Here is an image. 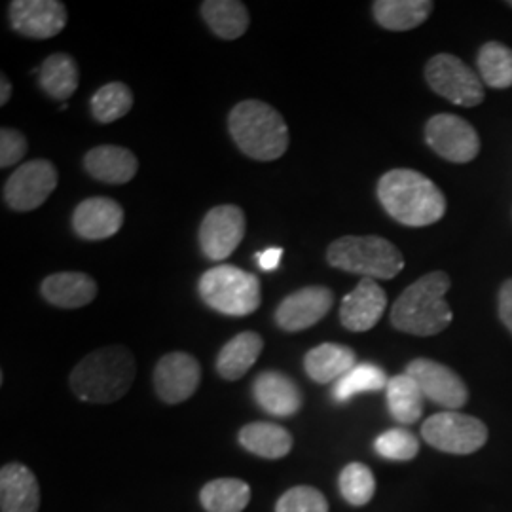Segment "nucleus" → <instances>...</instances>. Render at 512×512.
<instances>
[{
    "label": "nucleus",
    "instance_id": "nucleus-19",
    "mask_svg": "<svg viewBox=\"0 0 512 512\" xmlns=\"http://www.w3.org/2000/svg\"><path fill=\"white\" fill-rule=\"evenodd\" d=\"M40 488L37 476L21 463H8L0 471V511L38 512Z\"/></svg>",
    "mask_w": 512,
    "mask_h": 512
},
{
    "label": "nucleus",
    "instance_id": "nucleus-3",
    "mask_svg": "<svg viewBox=\"0 0 512 512\" xmlns=\"http://www.w3.org/2000/svg\"><path fill=\"white\" fill-rule=\"evenodd\" d=\"M137 366L124 346L97 349L74 366L69 384L74 395L92 404L120 401L133 385Z\"/></svg>",
    "mask_w": 512,
    "mask_h": 512
},
{
    "label": "nucleus",
    "instance_id": "nucleus-40",
    "mask_svg": "<svg viewBox=\"0 0 512 512\" xmlns=\"http://www.w3.org/2000/svg\"><path fill=\"white\" fill-rule=\"evenodd\" d=\"M509 6H511V8H512V0H511V2H509Z\"/></svg>",
    "mask_w": 512,
    "mask_h": 512
},
{
    "label": "nucleus",
    "instance_id": "nucleus-39",
    "mask_svg": "<svg viewBox=\"0 0 512 512\" xmlns=\"http://www.w3.org/2000/svg\"><path fill=\"white\" fill-rule=\"evenodd\" d=\"M12 97V84L6 78V74H0V107H4Z\"/></svg>",
    "mask_w": 512,
    "mask_h": 512
},
{
    "label": "nucleus",
    "instance_id": "nucleus-15",
    "mask_svg": "<svg viewBox=\"0 0 512 512\" xmlns=\"http://www.w3.org/2000/svg\"><path fill=\"white\" fill-rule=\"evenodd\" d=\"M334 304V294L327 287L311 285L289 294L275 311V323L287 332H300L317 325Z\"/></svg>",
    "mask_w": 512,
    "mask_h": 512
},
{
    "label": "nucleus",
    "instance_id": "nucleus-23",
    "mask_svg": "<svg viewBox=\"0 0 512 512\" xmlns=\"http://www.w3.org/2000/svg\"><path fill=\"white\" fill-rule=\"evenodd\" d=\"M239 444L264 459L285 458L293 450V435L270 421H255L239 431Z\"/></svg>",
    "mask_w": 512,
    "mask_h": 512
},
{
    "label": "nucleus",
    "instance_id": "nucleus-37",
    "mask_svg": "<svg viewBox=\"0 0 512 512\" xmlns=\"http://www.w3.org/2000/svg\"><path fill=\"white\" fill-rule=\"evenodd\" d=\"M499 319L512 334V279H507L499 289V300H497Z\"/></svg>",
    "mask_w": 512,
    "mask_h": 512
},
{
    "label": "nucleus",
    "instance_id": "nucleus-11",
    "mask_svg": "<svg viewBox=\"0 0 512 512\" xmlns=\"http://www.w3.org/2000/svg\"><path fill=\"white\" fill-rule=\"evenodd\" d=\"M245 213L238 205L213 207L200 226V245L203 255L213 262H220L232 255L245 236Z\"/></svg>",
    "mask_w": 512,
    "mask_h": 512
},
{
    "label": "nucleus",
    "instance_id": "nucleus-26",
    "mask_svg": "<svg viewBox=\"0 0 512 512\" xmlns=\"http://www.w3.org/2000/svg\"><path fill=\"white\" fill-rule=\"evenodd\" d=\"M202 16L209 29L222 40H236L249 29V12L239 0H207L202 4Z\"/></svg>",
    "mask_w": 512,
    "mask_h": 512
},
{
    "label": "nucleus",
    "instance_id": "nucleus-4",
    "mask_svg": "<svg viewBox=\"0 0 512 512\" xmlns=\"http://www.w3.org/2000/svg\"><path fill=\"white\" fill-rule=\"evenodd\" d=\"M228 129L239 150L258 162L279 160L291 141L285 118L258 99L238 103L228 116Z\"/></svg>",
    "mask_w": 512,
    "mask_h": 512
},
{
    "label": "nucleus",
    "instance_id": "nucleus-1",
    "mask_svg": "<svg viewBox=\"0 0 512 512\" xmlns=\"http://www.w3.org/2000/svg\"><path fill=\"white\" fill-rule=\"evenodd\" d=\"M376 192L385 213L404 226H431L446 213V198L439 186L414 169L387 171Z\"/></svg>",
    "mask_w": 512,
    "mask_h": 512
},
{
    "label": "nucleus",
    "instance_id": "nucleus-18",
    "mask_svg": "<svg viewBox=\"0 0 512 512\" xmlns=\"http://www.w3.org/2000/svg\"><path fill=\"white\" fill-rule=\"evenodd\" d=\"M258 406L275 418H291L302 408V393L287 374L268 370L262 372L253 385Z\"/></svg>",
    "mask_w": 512,
    "mask_h": 512
},
{
    "label": "nucleus",
    "instance_id": "nucleus-24",
    "mask_svg": "<svg viewBox=\"0 0 512 512\" xmlns=\"http://www.w3.org/2000/svg\"><path fill=\"white\" fill-rule=\"evenodd\" d=\"M264 348V340L260 334L253 330L241 332L236 338H232L224 348L220 349L217 357V372L220 378L228 382L241 380L251 366L255 365Z\"/></svg>",
    "mask_w": 512,
    "mask_h": 512
},
{
    "label": "nucleus",
    "instance_id": "nucleus-22",
    "mask_svg": "<svg viewBox=\"0 0 512 512\" xmlns=\"http://www.w3.org/2000/svg\"><path fill=\"white\" fill-rule=\"evenodd\" d=\"M357 366L353 349L340 344H321L310 349L304 357V368L315 384H330L344 378Z\"/></svg>",
    "mask_w": 512,
    "mask_h": 512
},
{
    "label": "nucleus",
    "instance_id": "nucleus-36",
    "mask_svg": "<svg viewBox=\"0 0 512 512\" xmlns=\"http://www.w3.org/2000/svg\"><path fill=\"white\" fill-rule=\"evenodd\" d=\"M27 154V139L18 129L2 128L0 131V167L8 169L18 164Z\"/></svg>",
    "mask_w": 512,
    "mask_h": 512
},
{
    "label": "nucleus",
    "instance_id": "nucleus-27",
    "mask_svg": "<svg viewBox=\"0 0 512 512\" xmlns=\"http://www.w3.org/2000/svg\"><path fill=\"white\" fill-rule=\"evenodd\" d=\"M80 74L73 57L67 54H54L44 59L38 69L40 88L57 101H67L78 90Z\"/></svg>",
    "mask_w": 512,
    "mask_h": 512
},
{
    "label": "nucleus",
    "instance_id": "nucleus-28",
    "mask_svg": "<svg viewBox=\"0 0 512 512\" xmlns=\"http://www.w3.org/2000/svg\"><path fill=\"white\" fill-rule=\"evenodd\" d=\"M385 391H387V408L393 420L404 425L420 420L425 395L421 393L420 385L416 384L412 376H408L406 372L393 376L385 387Z\"/></svg>",
    "mask_w": 512,
    "mask_h": 512
},
{
    "label": "nucleus",
    "instance_id": "nucleus-14",
    "mask_svg": "<svg viewBox=\"0 0 512 512\" xmlns=\"http://www.w3.org/2000/svg\"><path fill=\"white\" fill-rule=\"evenodd\" d=\"M8 16L12 29L27 38H54L67 25V6L59 0H14Z\"/></svg>",
    "mask_w": 512,
    "mask_h": 512
},
{
    "label": "nucleus",
    "instance_id": "nucleus-29",
    "mask_svg": "<svg viewBox=\"0 0 512 512\" xmlns=\"http://www.w3.org/2000/svg\"><path fill=\"white\" fill-rule=\"evenodd\" d=\"M200 499L207 512H241L251 501V488L239 478H217L203 486Z\"/></svg>",
    "mask_w": 512,
    "mask_h": 512
},
{
    "label": "nucleus",
    "instance_id": "nucleus-9",
    "mask_svg": "<svg viewBox=\"0 0 512 512\" xmlns=\"http://www.w3.org/2000/svg\"><path fill=\"white\" fill-rule=\"evenodd\" d=\"M57 169L50 160H31L19 165L4 184V202L18 213L35 211L57 188Z\"/></svg>",
    "mask_w": 512,
    "mask_h": 512
},
{
    "label": "nucleus",
    "instance_id": "nucleus-6",
    "mask_svg": "<svg viewBox=\"0 0 512 512\" xmlns=\"http://www.w3.org/2000/svg\"><path fill=\"white\" fill-rule=\"evenodd\" d=\"M198 291L211 310L232 317H245L260 308L262 289L255 274L238 266H215L200 279Z\"/></svg>",
    "mask_w": 512,
    "mask_h": 512
},
{
    "label": "nucleus",
    "instance_id": "nucleus-30",
    "mask_svg": "<svg viewBox=\"0 0 512 512\" xmlns=\"http://www.w3.org/2000/svg\"><path fill=\"white\" fill-rule=\"evenodd\" d=\"M478 71L486 86L495 90H507L512 86V50L501 42H486L478 57Z\"/></svg>",
    "mask_w": 512,
    "mask_h": 512
},
{
    "label": "nucleus",
    "instance_id": "nucleus-33",
    "mask_svg": "<svg viewBox=\"0 0 512 512\" xmlns=\"http://www.w3.org/2000/svg\"><path fill=\"white\" fill-rule=\"evenodd\" d=\"M340 492L353 507H363L376 494V478L365 463H349L340 473Z\"/></svg>",
    "mask_w": 512,
    "mask_h": 512
},
{
    "label": "nucleus",
    "instance_id": "nucleus-10",
    "mask_svg": "<svg viewBox=\"0 0 512 512\" xmlns=\"http://www.w3.org/2000/svg\"><path fill=\"white\" fill-rule=\"evenodd\" d=\"M425 141L435 154L452 164H469L480 152L476 129L456 114H435L429 118Z\"/></svg>",
    "mask_w": 512,
    "mask_h": 512
},
{
    "label": "nucleus",
    "instance_id": "nucleus-16",
    "mask_svg": "<svg viewBox=\"0 0 512 512\" xmlns=\"http://www.w3.org/2000/svg\"><path fill=\"white\" fill-rule=\"evenodd\" d=\"M387 308V294L374 279H361L359 285L344 296L340 306V323L351 332L374 329Z\"/></svg>",
    "mask_w": 512,
    "mask_h": 512
},
{
    "label": "nucleus",
    "instance_id": "nucleus-38",
    "mask_svg": "<svg viewBox=\"0 0 512 512\" xmlns=\"http://www.w3.org/2000/svg\"><path fill=\"white\" fill-rule=\"evenodd\" d=\"M281 256H283V249L274 247V249H266V251L258 253L256 260H258V266H260L262 270H275L277 264L281 262Z\"/></svg>",
    "mask_w": 512,
    "mask_h": 512
},
{
    "label": "nucleus",
    "instance_id": "nucleus-20",
    "mask_svg": "<svg viewBox=\"0 0 512 512\" xmlns=\"http://www.w3.org/2000/svg\"><path fill=\"white\" fill-rule=\"evenodd\" d=\"M40 293L55 308L76 310L92 304L97 296V283L92 275L82 272H59L42 281Z\"/></svg>",
    "mask_w": 512,
    "mask_h": 512
},
{
    "label": "nucleus",
    "instance_id": "nucleus-8",
    "mask_svg": "<svg viewBox=\"0 0 512 512\" xmlns=\"http://www.w3.org/2000/svg\"><path fill=\"white\" fill-rule=\"evenodd\" d=\"M425 80L433 92L450 103L471 109L484 101V84L458 55L437 54L425 65Z\"/></svg>",
    "mask_w": 512,
    "mask_h": 512
},
{
    "label": "nucleus",
    "instance_id": "nucleus-2",
    "mask_svg": "<svg viewBox=\"0 0 512 512\" xmlns=\"http://www.w3.org/2000/svg\"><path fill=\"white\" fill-rule=\"evenodd\" d=\"M452 281L446 272H431L406 287L391 308V325L412 336H435L448 329L454 315L446 302Z\"/></svg>",
    "mask_w": 512,
    "mask_h": 512
},
{
    "label": "nucleus",
    "instance_id": "nucleus-17",
    "mask_svg": "<svg viewBox=\"0 0 512 512\" xmlns=\"http://www.w3.org/2000/svg\"><path fill=\"white\" fill-rule=\"evenodd\" d=\"M124 224L122 205L110 198H90L76 205L73 230L88 241H101L116 236Z\"/></svg>",
    "mask_w": 512,
    "mask_h": 512
},
{
    "label": "nucleus",
    "instance_id": "nucleus-5",
    "mask_svg": "<svg viewBox=\"0 0 512 512\" xmlns=\"http://www.w3.org/2000/svg\"><path fill=\"white\" fill-rule=\"evenodd\" d=\"M332 268L363 275V279H393L403 272L404 256L382 236H344L327 249Z\"/></svg>",
    "mask_w": 512,
    "mask_h": 512
},
{
    "label": "nucleus",
    "instance_id": "nucleus-34",
    "mask_svg": "<svg viewBox=\"0 0 512 512\" xmlns=\"http://www.w3.org/2000/svg\"><path fill=\"white\" fill-rule=\"evenodd\" d=\"M376 452L391 461H410L420 452L418 439L406 429H389L374 442Z\"/></svg>",
    "mask_w": 512,
    "mask_h": 512
},
{
    "label": "nucleus",
    "instance_id": "nucleus-31",
    "mask_svg": "<svg viewBox=\"0 0 512 512\" xmlns=\"http://www.w3.org/2000/svg\"><path fill=\"white\" fill-rule=\"evenodd\" d=\"M387 384H389V380L380 366L363 363V365L355 366L344 378H340L336 382L332 389V397L338 403H348L349 399H353L355 395L380 391V389H385Z\"/></svg>",
    "mask_w": 512,
    "mask_h": 512
},
{
    "label": "nucleus",
    "instance_id": "nucleus-12",
    "mask_svg": "<svg viewBox=\"0 0 512 512\" xmlns=\"http://www.w3.org/2000/svg\"><path fill=\"white\" fill-rule=\"evenodd\" d=\"M406 374L420 385L421 393L431 403L448 410H459L469 401V389L458 374L446 365L431 359H416L406 366Z\"/></svg>",
    "mask_w": 512,
    "mask_h": 512
},
{
    "label": "nucleus",
    "instance_id": "nucleus-13",
    "mask_svg": "<svg viewBox=\"0 0 512 512\" xmlns=\"http://www.w3.org/2000/svg\"><path fill=\"white\" fill-rule=\"evenodd\" d=\"M202 382V366L190 353L173 351L164 355L154 368L156 395L167 404L188 401Z\"/></svg>",
    "mask_w": 512,
    "mask_h": 512
},
{
    "label": "nucleus",
    "instance_id": "nucleus-35",
    "mask_svg": "<svg viewBox=\"0 0 512 512\" xmlns=\"http://www.w3.org/2000/svg\"><path fill=\"white\" fill-rule=\"evenodd\" d=\"M275 512H329V501L313 486H296L279 497Z\"/></svg>",
    "mask_w": 512,
    "mask_h": 512
},
{
    "label": "nucleus",
    "instance_id": "nucleus-21",
    "mask_svg": "<svg viewBox=\"0 0 512 512\" xmlns=\"http://www.w3.org/2000/svg\"><path fill=\"white\" fill-rule=\"evenodd\" d=\"M84 167L99 183L126 184L137 175L139 160L128 148L103 145L84 156Z\"/></svg>",
    "mask_w": 512,
    "mask_h": 512
},
{
    "label": "nucleus",
    "instance_id": "nucleus-7",
    "mask_svg": "<svg viewBox=\"0 0 512 512\" xmlns=\"http://www.w3.org/2000/svg\"><path fill=\"white\" fill-rule=\"evenodd\" d=\"M421 437L444 454L469 456L488 442V427L475 416L446 410L423 421Z\"/></svg>",
    "mask_w": 512,
    "mask_h": 512
},
{
    "label": "nucleus",
    "instance_id": "nucleus-32",
    "mask_svg": "<svg viewBox=\"0 0 512 512\" xmlns=\"http://www.w3.org/2000/svg\"><path fill=\"white\" fill-rule=\"evenodd\" d=\"M133 107V92L124 82H109L92 97L93 118L99 124H112L124 118Z\"/></svg>",
    "mask_w": 512,
    "mask_h": 512
},
{
    "label": "nucleus",
    "instance_id": "nucleus-25",
    "mask_svg": "<svg viewBox=\"0 0 512 512\" xmlns=\"http://www.w3.org/2000/svg\"><path fill=\"white\" fill-rule=\"evenodd\" d=\"M435 4L431 0H376L372 16L387 31H410L423 25Z\"/></svg>",
    "mask_w": 512,
    "mask_h": 512
}]
</instances>
